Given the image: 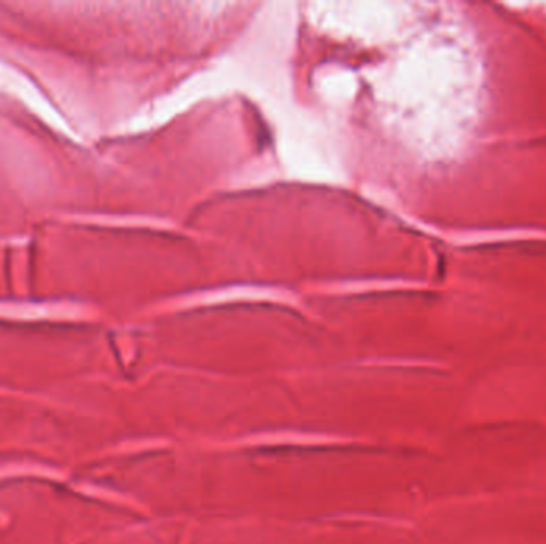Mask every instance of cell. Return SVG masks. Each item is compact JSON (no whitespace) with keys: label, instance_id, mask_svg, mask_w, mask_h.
<instances>
[{"label":"cell","instance_id":"cell-1","mask_svg":"<svg viewBox=\"0 0 546 544\" xmlns=\"http://www.w3.org/2000/svg\"><path fill=\"white\" fill-rule=\"evenodd\" d=\"M0 91L17 98L19 103H23L29 110H33L37 117H40L53 130L60 131L67 137H76L67 121L61 117L53 105L46 101V98L39 91V88L17 69L3 64V62H0Z\"/></svg>","mask_w":546,"mask_h":544},{"label":"cell","instance_id":"cell-2","mask_svg":"<svg viewBox=\"0 0 546 544\" xmlns=\"http://www.w3.org/2000/svg\"><path fill=\"white\" fill-rule=\"evenodd\" d=\"M537 480H538V482H542V484L546 485V466L540 468V471L537 473Z\"/></svg>","mask_w":546,"mask_h":544}]
</instances>
